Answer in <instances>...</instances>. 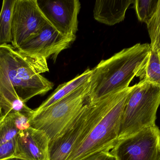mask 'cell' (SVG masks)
<instances>
[{
    "label": "cell",
    "instance_id": "6da1fadb",
    "mask_svg": "<svg viewBox=\"0 0 160 160\" xmlns=\"http://www.w3.org/2000/svg\"><path fill=\"white\" fill-rule=\"evenodd\" d=\"M49 71L47 60L31 57L10 44L0 47V111L2 115L20 112L31 116L26 102L45 95L54 84L41 75Z\"/></svg>",
    "mask_w": 160,
    "mask_h": 160
},
{
    "label": "cell",
    "instance_id": "7a4b0ae2",
    "mask_svg": "<svg viewBox=\"0 0 160 160\" xmlns=\"http://www.w3.org/2000/svg\"><path fill=\"white\" fill-rule=\"evenodd\" d=\"M135 84L91 103L83 133L66 160H83L117 143L126 101Z\"/></svg>",
    "mask_w": 160,
    "mask_h": 160
},
{
    "label": "cell",
    "instance_id": "3957f363",
    "mask_svg": "<svg viewBox=\"0 0 160 160\" xmlns=\"http://www.w3.org/2000/svg\"><path fill=\"white\" fill-rule=\"evenodd\" d=\"M151 50L148 43H137L102 60L92 69L89 80L91 103L128 88L145 65Z\"/></svg>",
    "mask_w": 160,
    "mask_h": 160
},
{
    "label": "cell",
    "instance_id": "277c9868",
    "mask_svg": "<svg viewBox=\"0 0 160 160\" xmlns=\"http://www.w3.org/2000/svg\"><path fill=\"white\" fill-rule=\"evenodd\" d=\"M160 105V86L144 80L136 84L125 103L118 142L156 125Z\"/></svg>",
    "mask_w": 160,
    "mask_h": 160
},
{
    "label": "cell",
    "instance_id": "5b68a950",
    "mask_svg": "<svg viewBox=\"0 0 160 160\" xmlns=\"http://www.w3.org/2000/svg\"><path fill=\"white\" fill-rule=\"evenodd\" d=\"M89 91V81L47 109L34 112L30 119V126L44 132L50 142L54 141L91 102Z\"/></svg>",
    "mask_w": 160,
    "mask_h": 160
},
{
    "label": "cell",
    "instance_id": "8992f818",
    "mask_svg": "<svg viewBox=\"0 0 160 160\" xmlns=\"http://www.w3.org/2000/svg\"><path fill=\"white\" fill-rule=\"evenodd\" d=\"M49 23L37 0H16L12 13L11 45L18 49Z\"/></svg>",
    "mask_w": 160,
    "mask_h": 160
},
{
    "label": "cell",
    "instance_id": "52a82bcc",
    "mask_svg": "<svg viewBox=\"0 0 160 160\" xmlns=\"http://www.w3.org/2000/svg\"><path fill=\"white\" fill-rule=\"evenodd\" d=\"M115 160H158L160 130L155 125L118 142L112 149Z\"/></svg>",
    "mask_w": 160,
    "mask_h": 160
},
{
    "label": "cell",
    "instance_id": "ba28073f",
    "mask_svg": "<svg viewBox=\"0 0 160 160\" xmlns=\"http://www.w3.org/2000/svg\"><path fill=\"white\" fill-rule=\"evenodd\" d=\"M49 23L63 35L76 36L78 16L81 9L78 0H37Z\"/></svg>",
    "mask_w": 160,
    "mask_h": 160
},
{
    "label": "cell",
    "instance_id": "9c48e42d",
    "mask_svg": "<svg viewBox=\"0 0 160 160\" xmlns=\"http://www.w3.org/2000/svg\"><path fill=\"white\" fill-rule=\"evenodd\" d=\"M76 38V36L63 35L49 23L36 36L22 44L18 49L38 59L47 60L52 56L55 61L59 54L69 48Z\"/></svg>",
    "mask_w": 160,
    "mask_h": 160
},
{
    "label": "cell",
    "instance_id": "30bf717a",
    "mask_svg": "<svg viewBox=\"0 0 160 160\" xmlns=\"http://www.w3.org/2000/svg\"><path fill=\"white\" fill-rule=\"evenodd\" d=\"M91 102L83 109L64 131L49 145L50 160H66L82 137L90 111Z\"/></svg>",
    "mask_w": 160,
    "mask_h": 160
},
{
    "label": "cell",
    "instance_id": "8fae6325",
    "mask_svg": "<svg viewBox=\"0 0 160 160\" xmlns=\"http://www.w3.org/2000/svg\"><path fill=\"white\" fill-rule=\"evenodd\" d=\"M50 141L43 131L32 127L19 132L13 157L24 160H50Z\"/></svg>",
    "mask_w": 160,
    "mask_h": 160
},
{
    "label": "cell",
    "instance_id": "7c38bea8",
    "mask_svg": "<svg viewBox=\"0 0 160 160\" xmlns=\"http://www.w3.org/2000/svg\"><path fill=\"white\" fill-rule=\"evenodd\" d=\"M134 0H98L93 10L95 20L101 23L112 26L125 19L129 7Z\"/></svg>",
    "mask_w": 160,
    "mask_h": 160
},
{
    "label": "cell",
    "instance_id": "4fadbf2b",
    "mask_svg": "<svg viewBox=\"0 0 160 160\" xmlns=\"http://www.w3.org/2000/svg\"><path fill=\"white\" fill-rule=\"evenodd\" d=\"M92 69H88L71 80L60 85L54 92L38 108L34 110L35 113L41 111L58 101L68 95L75 90L88 82L90 80Z\"/></svg>",
    "mask_w": 160,
    "mask_h": 160
},
{
    "label": "cell",
    "instance_id": "5bb4252c",
    "mask_svg": "<svg viewBox=\"0 0 160 160\" xmlns=\"http://www.w3.org/2000/svg\"><path fill=\"white\" fill-rule=\"evenodd\" d=\"M16 0H4L0 12V47L12 42V18Z\"/></svg>",
    "mask_w": 160,
    "mask_h": 160
},
{
    "label": "cell",
    "instance_id": "9a60e30c",
    "mask_svg": "<svg viewBox=\"0 0 160 160\" xmlns=\"http://www.w3.org/2000/svg\"><path fill=\"white\" fill-rule=\"evenodd\" d=\"M136 76L141 80L160 86V51L151 50L145 65Z\"/></svg>",
    "mask_w": 160,
    "mask_h": 160
},
{
    "label": "cell",
    "instance_id": "2e32d148",
    "mask_svg": "<svg viewBox=\"0 0 160 160\" xmlns=\"http://www.w3.org/2000/svg\"><path fill=\"white\" fill-rule=\"evenodd\" d=\"M19 132L12 114L2 115L0 117V143L15 140Z\"/></svg>",
    "mask_w": 160,
    "mask_h": 160
},
{
    "label": "cell",
    "instance_id": "e0dca14e",
    "mask_svg": "<svg viewBox=\"0 0 160 160\" xmlns=\"http://www.w3.org/2000/svg\"><path fill=\"white\" fill-rule=\"evenodd\" d=\"M158 0H135L134 8L138 20L147 24L156 12Z\"/></svg>",
    "mask_w": 160,
    "mask_h": 160
},
{
    "label": "cell",
    "instance_id": "ac0fdd59",
    "mask_svg": "<svg viewBox=\"0 0 160 160\" xmlns=\"http://www.w3.org/2000/svg\"><path fill=\"white\" fill-rule=\"evenodd\" d=\"M148 31L151 43V50L160 51V0H158L156 12L147 24Z\"/></svg>",
    "mask_w": 160,
    "mask_h": 160
},
{
    "label": "cell",
    "instance_id": "d6986e66",
    "mask_svg": "<svg viewBox=\"0 0 160 160\" xmlns=\"http://www.w3.org/2000/svg\"><path fill=\"white\" fill-rule=\"evenodd\" d=\"M16 139L8 142L0 143V160L14 157L16 149Z\"/></svg>",
    "mask_w": 160,
    "mask_h": 160
},
{
    "label": "cell",
    "instance_id": "ffe728a7",
    "mask_svg": "<svg viewBox=\"0 0 160 160\" xmlns=\"http://www.w3.org/2000/svg\"><path fill=\"white\" fill-rule=\"evenodd\" d=\"M11 114L14 118L15 124L20 132L27 129L31 127L29 116L20 112Z\"/></svg>",
    "mask_w": 160,
    "mask_h": 160
},
{
    "label": "cell",
    "instance_id": "44dd1931",
    "mask_svg": "<svg viewBox=\"0 0 160 160\" xmlns=\"http://www.w3.org/2000/svg\"><path fill=\"white\" fill-rule=\"evenodd\" d=\"M112 150H105L96 153L83 160H115Z\"/></svg>",
    "mask_w": 160,
    "mask_h": 160
},
{
    "label": "cell",
    "instance_id": "7402d4cb",
    "mask_svg": "<svg viewBox=\"0 0 160 160\" xmlns=\"http://www.w3.org/2000/svg\"><path fill=\"white\" fill-rule=\"evenodd\" d=\"M5 160H24L22 159L18 158L12 157V158H10L8 159H6Z\"/></svg>",
    "mask_w": 160,
    "mask_h": 160
},
{
    "label": "cell",
    "instance_id": "603a6c76",
    "mask_svg": "<svg viewBox=\"0 0 160 160\" xmlns=\"http://www.w3.org/2000/svg\"><path fill=\"white\" fill-rule=\"evenodd\" d=\"M2 115V112H1V111H0V117H1Z\"/></svg>",
    "mask_w": 160,
    "mask_h": 160
},
{
    "label": "cell",
    "instance_id": "cb8c5ba5",
    "mask_svg": "<svg viewBox=\"0 0 160 160\" xmlns=\"http://www.w3.org/2000/svg\"><path fill=\"white\" fill-rule=\"evenodd\" d=\"M158 160H160V157L159 158Z\"/></svg>",
    "mask_w": 160,
    "mask_h": 160
},
{
    "label": "cell",
    "instance_id": "d4e9b609",
    "mask_svg": "<svg viewBox=\"0 0 160 160\" xmlns=\"http://www.w3.org/2000/svg\"></svg>",
    "mask_w": 160,
    "mask_h": 160
}]
</instances>
